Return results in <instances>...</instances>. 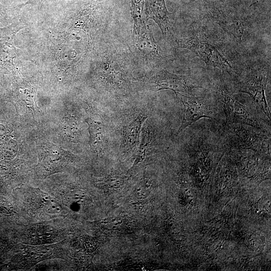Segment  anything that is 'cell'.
<instances>
[{"mask_svg": "<svg viewBox=\"0 0 271 271\" xmlns=\"http://www.w3.org/2000/svg\"><path fill=\"white\" fill-rule=\"evenodd\" d=\"M91 145L98 152H103L105 147L106 136L103 125L91 119H88Z\"/></svg>", "mask_w": 271, "mask_h": 271, "instance_id": "7c38bea8", "label": "cell"}, {"mask_svg": "<svg viewBox=\"0 0 271 271\" xmlns=\"http://www.w3.org/2000/svg\"><path fill=\"white\" fill-rule=\"evenodd\" d=\"M177 48H185L193 52L207 66L225 69L228 62L217 47L209 43L199 31L191 36L176 41Z\"/></svg>", "mask_w": 271, "mask_h": 271, "instance_id": "6da1fadb", "label": "cell"}, {"mask_svg": "<svg viewBox=\"0 0 271 271\" xmlns=\"http://www.w3.org/2000/svg\"><path fill=\"white\" fill-rule=\"evenodd\" d=\"M143 0H131V14L134 20L133 31L139 29L145 22L143 19Z\"/></svg>", "mask_w": 271, "mask_h": 271, "instance_id": "9a60e30c", "label": "cell"}, {"mask_svg": "<svg viewBox=\"0 0 271 271\" xmlns=\"http://www.w3.org/2000/svg\"><path fill=\"white\" fill-rule=\"evenodd\" d=\"M175 93L184 106L181 125L177 134L201 118H212L211 112L201 99L191 96H186L179 92Z\"/></svg>", "mask_w": 271, "mask_h": 271, "instance_id": "52a82bcc", "label": "cell"}, {"mask_svg": "<svg viewBox=\"0 0 271 271\" xmlns=\"http://www.w3.org/2000/svg\"><path fill=\"white\" fill-rule=\"evenodd\" d=\"M42 204L46 211L50 213H58L61 210L59 205L48 196H42Z\"/></svg>", "mask_w": 271, "mask_h": 271, "instance_id": "2e32d148", "label": "cell"}, {"mask_svg": "<svg viewBox=\"0 0 271 271\" xmlns=\"http://www.w3.org/2000/svg\"><path fill=\"white\" fill-rule=\"evenodd\" d=\"M147 19L153 20L160 28L163 36L171 33L173 24L172 14L167 9L165 0H145Z\"/></svg>", "mask_w": 271, "mask_h": 271, "instance_id": "9c48e42d", "label": "cell"}, {"mask_svg": "<svg viewBox=\"0 0 271 271\" xmlns=\"http://www.w3.org/2000/svg\"><path fill=\"white\" fill-rule=\"evenodd\" d=\"M267 83L268 78L264 73L252 72L240 82L237 90L248 94L270 120V113L265 96Z\"/></svg>", "mask_w": 271, "mask_h": 271, "instance_id": "3957f363", "label": "cell"}, {"mask_svg": "<svg viewBox=\"0 0 271 271\" xmlns=\"http://www.w3.org/2000/svg\"><path fill=\"white\" fill-rule=\"evenodd\" d=\"M26 27V24L17 21L8 26L0 28V68L14 67L16 49L14 40L17 33Z\"/></svg>", "mask_w": 271, "mask_h": 271, "instance_id": "8992f818", "label": "cell"}, {"mask_svg": "<svg viewBox=\"0 0 271 271\" xmlns=\"http://www.w3.org/2000/svg\"><path fill=\"white\" fill-rule=\"evenodd\" d=\"M153 133L149 128L146 127L142 133V138L134 165L143 161L151 149Z\"/></svg>", "mask_w": 271, "mask_h": 271, "instance_id": "5bb4252c", "label": "cell"}, {"mask_svg": "<svg viewBox=\"0 0 271 271\" xmlns=\"http://www.w3.org/2000/svg\"><path fill=\"white\" fill-rule=\"evenodd\" d=\"M217 21L226 32L232 35L238 41H241L245 31L243 22L234 17L224 15L218 16Z\"/></svg>", "mask_w": 271, "mask_h": 271, "instance_id": "4fadbf2b", "label": "cell"}, {"mask_svg": "<svg viewBox=\"0 0 271 271\" xmlns=\"http://www.w3.org/2000/svg\"><path fill=\"white\" fill-rule=\"evenodd\" d=\"M43 0H28L25 4H22L20 7H22L27 5H31L37 10H39Z\"/></svg>", "mask_w": 271, "mask_h": 271, "instance_id": "e0dca14e", "label": "cell"}, {"mask_svg": "<svg viewBox=\"0 0 271 271\" xmlns=\"http://www.w3.org/2000/svg\"><path fill=\"white\" fill-rule=\"evenodd\" d=\"M149 82L157 91L168 89L174 92L190 95L194 88L199 87L191 84L186 76L177 75L165 70L154 72L149 77Z\"/></svg>", "mask_w": 271, "mask_h": 271, "instance_id": "277c9868", "label": "cell"}, {"mask_svg": "<svg viewBox=\"0 0 271 271\" xmlns=\"http://www.w3.org/2000/svg\"><path fill=\"white\" fill-rule=\"evenodd\" d=\"M233 126V125H232ZM235 138V146L238 148L249 149L254 151H260L263 149H269L268 139L258 134L250 128H244L243 125L233 127Z\"/></svg>", "mask_w": 271, "mask_h": 271, "instance_id": "30bf717a", "label": "cell"}, {"mask_svg": "<svg viewBox=\"0 0 271 271\" xmlns=\"http://www.w3.org/2000/svg\"><path fill=\"white\" fill-rule=\"evenodd\" d=\"M147 118L146 115L139 113L130 120L123 127L120 149L123 151L132 150L139 143V137L142 125Z\"/></svg>", "mask_w": 271, "mask_h": 271, "instance_id": "8fae6325", "label": "cell"}, {"mask_svg": "<svg viewBox=\"0 0 271 271\" xmlns=\"http://www.w3.org/2000/svg\"><path fill=\"white\" fill-rule=\"evenodd\" d=\"M133 36L136 50L143 58L149 60L161 57L151 28L146 23L133 31Z\"/></svg>", "mask_w": 271, "mask_h": 271, "instance_id": "ba28073f", "label": "cell"}, {"mask_svg": "<svg viewBox=\"0 0 271 271\" xmlns=\"http://www.w3.org/2000/svg\"><path fill=\"white\" fill-rule=\"evenodd\" d=\"M218 91L224 107L226 124L241 123L251 127L262 128L257 118L244 105L233 98L224 85H219Z\"/></svg>", "mask_w": 271, "mask_h": 271, "instance_id": "7a4b0ae2", "label": "cell"}, {"mask_svg": "<svg viewBox=\"0 0 271 271\" xmlns=\"http://www.w3.org/2000/svg\"><path fill=\"white\" fill-rule=\"evenodd\" d=\"M8 15L4 6L0 3V22H5L7 20Z\"/></svg>", "mask_w": 271, "mask_h": 271, "instance_id": "ac0fdd59", "label": "cell"}, {"mask_svg": "<svg viewBox=\"0 0 271 271\" xmlns=\"http://www.w3.org/2000/svg\"><path fill=\"white\" fill-rule=\"evenodd\" d=\"M118 54L106 52L98 64L100 76L106 84L119 87L125 81L126 75L123 70L124 61Z\"/></svg>", "mask_w": 271, "mask_h": 271, "instance_id": "5b68a950", "label": "cell"}]
</instances>
